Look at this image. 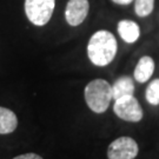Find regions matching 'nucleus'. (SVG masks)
<instances>
[{
  "instance_id": "nucleus-6",
  "label": "nucleus",
  "mask_w": 159,
  "mask_h": 159,
  "mask_svg": "<svg viewBox=\"0 0 159 159\" xmlns=\"http://www.w3.org/2000/svg\"><path fill=\"white\" fill-rule=\"evenodd\" d=\"M90 11L89 0H68L65 7V19L66 23L72 26H79L85 21Z\"/></svg>"
},
{
  "instance_id": "nucleus-14",
  "label": "nucleus",
  "mask_w": 159,
  "mask_h": 159,
  "mask_svg": "<svg viewBox=\"0 0 159 159\" xmlns=\"http://www.w3.org/2000/svg\"><path fill=\"white\" fill-rule=\"evenodd\" d=\"M114 4L117 5H121V6H126V5H130L131 2H133V0H112Z\"/></svg>"
},
{
  "instance_id": "nucleus-3",
  "label": "nucleus",
  "mask_w": 159,
  "mask_h": 159,
  "mask_svg": "<svg viewBox=\"0 0 159 159\" xmlns=\"http://www.w3.org/2000/svg\"><path fill=\"white\" fill-rule=\"evenodd\" d=\"M56 7V0H25V13L34 26H45L51 20Z\"/></svg>"
},
{
  "instance_id": "nucleus-11",
  "label": "nucleus",
  "mask_w": 159,
  "mask_h": 159,
  "mask_svg": "<svg viewBox=\"0 0 159 159\" xmlns=\"http://www.w3.org/2000/svg\"><path fill=\"white\" fill-rule=\"evenodd\" d=\"M134 12L138 17L145 18L150 16L154 8V0H133Z\"/></svg>"
},
{
  "instance_id": "nucleus-9",
  "label": "nucleus",
  "mask_w": 159,
  "mask_h": 159,
  "mask_svg": "<svg viewBox=\"0 0 159 159\" xmlns=\"http://www.w3.org/2000/svg\"><path fill=\"white\" fill-rule=\"evenodd\" d=\"M112 86V97L113 99H118L124 96H133L134 92V83L131 77L123 75L114 81Z\"/></svg>"
},
{
  "instance_id": "nucleus-10",
  "label": "nucleus",
  "mask_w": 159,
  "mask_h": 159,
  "mask_svg": "<svg viewBox=\"0 0 159 159\" xmlns=\"http://www.w3.org/2000/svg\"><path fill=\"white\" fill-rule=\"evenodd\" d=\"M18 126L17 114L12 110L0 106V134H8Z\"/></svg>"
},
{
  "instance_id": "nucleus-13",
  "label": "nucleus",
  "mask_w": 159,
  "mask_h": 159,
  "mask_svg": "<svg viewBox=\"0 0 159 159\" xmlns=\"http://www.w3.org/2000/svg\"><path fill=\"white\" fill-rule=\"evenodd\" d=\"M13 159H44L43 157H40L39 154L37 153H24L20 156H17Z\"/></svg>"
},
{
  "instance_id": "nucleus-5",
  "label": "nucleus",
  "mask_w": 159,
  "mask_h": 159,
  "mask_svg": "<svg viewBox=\"0 0 159 159\" xmlns=\"http://www.w3.org/2000/svg\"><path fill=\"white\" fill-rule=\"evenodd\" d=\"M139 153V146L131 137H119L107 148V159H134Z\"/></svg>"
},
{
  "instance_id": "nucleus-2",
  "label": "nucleus",
  "mask_w": 159,
  "mask_h": 159,
  "mask_svg": "<svg viewBox=\"0 0 159 159\" xmlns=\"http://www.w3.org/2000/svg\"><path fill=\"white\" fill-rule=\"evenodd\" d=\"M86 105L92 112L98 114L104 113L113 99L112 86L104 79H94L85 86L84 90Z\"/></svg>"
},
{
  "instance_id": "nucleus-7",
  "label": "nucleus",
  "mask_w": 159,
  "mask_h": 159,
  "mask_svg": "<svg viewBox=\"0 0 159 159\" xmlns=\"http://www.w3.org/2000/svg\"><path fill=\"white\" fill-rule=\"evenodd\" d=\"M117 31L121 39L127 44H133L140 37V29L139 25L133 20L123 19L117 25Z\"/></svg>"
},
{
  "instance_id": "nucleus-1",
  "label": "nucleus",
  "mask_w": 159,
  "mask_h": 159,
  "mask_svg": "<svg viewBox=\"0 0 159 159\" xmlns=\"http://www.w3.org/2000/svg\"><path fill=\"white\" fill-rule=\"evenodd\" d=\"M118 50L117 39L110 31L99 30L87 43V57L94 66L104 67L113 61Z\"/></svg>"
},
{
  "instance_id": "nucleus-8",
  "label": "nucleus",
  "mask_w": 159,
  "mask_h": 159,
  "mask_svg": "<svg viewBox=\"0 0 159 159\" xmlns=\"http://www.w3.org/2000/svg\"><path fill=\"white\" fill-rule=\"evenodd\" d=\"M153 72L154 60L148 56H144L138 60L136 67H134L133 77L139 84H144V83H146L151 79Z\"/></svg>"
},
{
  "instance_id": "nucleus-4",
  "label": "nucleus",
  "mask_w": 159,
  "mask_h": 159,
  "mask_svg": "<svg viewBox=\"0 0 159 159\" xmlns=\"http://www.w3.org/2000/svg\"><path fill=\"white\" fill-rule=\"evenodd\" d=\"M113 112L118 118L130 123H138L144 117L142 106L133 96H124L116 99Z\"/></svg>"
},
{
  "instance_id": "nucleus-12",
  "label": "nucleus",
  "mask_w": 159,
  "mask_h": 159,
  "mask_svg": "<svg viewBox=\"0 0 159 159\" xmlns=\"http://www.w3.org/2000/svg\"><path fill=\"white\" fill-rule=\"evenodd\" d=\"M145 99L153 106L159 105V78L153 79L148 84L145 91Z\"/></svg>"
}]
</instances>
